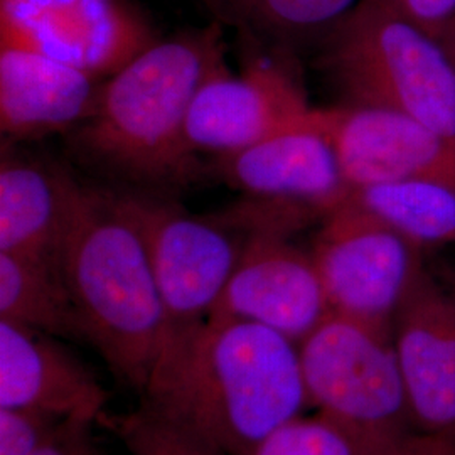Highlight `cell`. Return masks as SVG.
Returning a JSON list of instances; mask_svg holds the SVG:
<instances>
[{"label":"cell","mask_w":455,"mask_h":455,"mask_svg":"<svg viewBox=\"0 0 455 455\" xmlns=\"http://www.w3.org/2000/svg\"><path fill=\"white\" fill-rule=\"evenodd\" d=\"M351 196L364 208L425 246L455 244V191L425 180H388Z\"/></svg>","instance_id":"ac0fdd59"},{"label":"cell","mask_w":455,"mask_h":455,"mask_svg":"<svg viewBox=\"0 0 455 455\" xmlns=\"http://www.w3.org/2000/svg\"><path fill=\"white\" fill-rule=\"evenodd\" d=\"M88 428V423H68L65 430L56 439L33 455H84Z\"/></svg>","instance_id":"d4e9b609"},{"label":"cell","mask_w":455,"mask_h":455,"mask_svg":"<svg viewBox=\"0 0 455 455\" xmlns=\"http://www.w3.org/2000/svg\"><path fill=\"white\" fill-rule=\"evenodd\" d=\"M100 80L36 51L2 46L0 127L11 139L75 131L93 114Z\"/></svg>","instance_id":"9a60e30c"},{"label":"cell","mask_w":455,"mask_h":455,"mask_svg":"<svg viewBox=\"0 0 455 455\" xmlns=\"http://www.w3.org/2000/svg\"><path fill=\"white\" fill-rule=\"evenodd\" d=\"M398 14L440 39L455 26V0H383Z\"/></svg>","instance_id":"603a6c76"},{"label":"cell","mask_w":455,"mask_h":455,"mask_svg":"<svg viewBox=\"0 0 455 455\" xmlns=\"http://www.w3.org/2000/svg\"><path fill=\"white\" fill-rule=\"evenodd\" d=\"M146 244L172 329L212 317L248 242L260 235L250 206L195 216L142 197H122Z\"/></svg>","instance_id":"52a82bcc"},{"label":"cell","mask_w":455,"mask_h":455,"mask_svg":"<svg viewBox=\"0 0 455 455\" xmlns=\"http://www.w3.org/2000/svg\"><path fill=\"white\" fill-rule=\"evenodd\" d=\"M261 33L302 36L332 29L361 0H218Z\"/></svg>","instance_id":"d6986e66"},{"label":"cell","mask_w":455,"mask_h":455,"mask_svg":"<svg viewBox=\"0 0 455 455\" xmlns=\"http://www.w3.org/2000/svg\"><path fill=\"white\" fill-rule=\"evenodd\" d=\"M223 69V44L212 29L156 41L101 83L95 110L73 131V144L131 180H182L195 165L186 139L191 105Z\"/></svg>","instance_id":"3957f363"},{"label":"cell","mask_w":455,"mask_h":455,"mask_svg":"<svg viewBox=\"0 0 455 455\" xmlns=\"http://www.w3.org/2000/svg\"><path fill=\"white\" fill-rule=\"evenodd\" d=\"M131 455H227L144 407L112 422Z\"/></svg>","instance_id":"ffe728a7"},{"label":"cell","mask_w":455,"mask_h":455,"mask_svg":"<svg viewBox=\"0 0 455 455\" xmlns=\"http://www.w3.org/2000/svg\"><path fill=\"white\" fill-rule=\"evenodd\" d=\"M376 455H455V435H430L413 432Z\"/></svg>","instance_id":"cb8c5ba5"},{"label":"cell","mask_w":455,"mask_h":455,"mask_svg":"<svg viewBox=\"0 0 455 455\" xmlns=\"http://www.w3.org/2000/svg\"><path fill=\"white\" fill-rule=\"evenodd\" d=\"M329 314L310 251L285 235L260 233L246 244L212 317L265 325L299 344Z\"/></svg>","instance_id":"30bf717a"},{"label":"cell","mask_w":455,"mask_h":455,"mask_svg":"<svg viewBox=\"0 0 455 455\" xmlns=\"http://www.w3.org/2000/svg\"><path fill=\"white\" fill-rule=\"evenodd\" d=\"M78 182L48 164L7 156L0 165V251L56 261Z\"/></svg>","instance_id":"2e32d148"},{"label":"cell","mask_w":455,"mask_h":455,"mask_svg":"<svg viewBox=\"0 0 455 455\" xmlns=\"http://www.w3.org/2000/svg\"><path fill=\"white\" fill-rule=\"evenodd\" d=\"M73 420L29 408H0V455H33Z\"/></svg>","instance_id":"7402d4cb"},{"label":"cell","mask_w":455,"mask_h":455,"mask_svg":"<svg viewBox=\"0 0 455 455\" xmlns=\"http://www.w3.org/2000/svg\"><path fill=\"white\" fill-rule=\"evenodd\" d=\"M321 221L310 255L331 312L391 332L427 274L422 246L351 195Z\"/></svg>","instance_id":"8992f818"},{"label":"cell","mask_w":455,"mask_h":455,"mask_svg":"<svg viewBox=\"0 0 455 455\" xmlns=\"http://www.w3.org/2000/svg\"><path fill=\"white\" fill-rule=\"evenodd\" d=\"M107 393L52 336L0 321V408H29L63 420H100Z\"/></svg>","instance_id":"5bb4252c"},{"label":"cell","mask_w":455,"mask_h":455,"mask_svg":"<svg viewBox=\"0 0 455 455\" xmlns=\"http://www.w3.org/2000/svg\"><path fill=\"white\" fill-rule=\"evenodd\" d=\"M142 396L144 407L227 455H251L309 407L299 344L221 317L172 329Z\"/></svg>","instance_id":"6da1fadb"},{"label":"cell","mask_w":455,"mask_h":455,"mask_svg":"<svg viewBox=\"0 0 455 455\" xmlns=\"http://www.w3.org/2000/svg\"><path fill=\"white\" fill-rule=\"evenodd\" d=\"M351 191L388 180H425L455 191V139L373 107L317 108Z\"/></svg>","instance_id":"9c48e42d"},{"label":"cell","mask_w":455,"mask_h":455,"mask_svg":"<svg viewBox=\"0 0 455 455\" xmlns=\"http://www.w3.org/2000/svg\"><path fill=\"white\" fill-rule=\"evenodd\" d=\"M323 61L351 105L405 115L455 139L449 51L383 0H361L331 29Z\"/></svg>","instance_id":"277c9868"},{"label":"cell","mask_w":455,"mask_h":455,"mask_svg":"<svg viewBox=\"0 0 455 455\" xmlns=\"http://www.w3.org/2000/svg\"><path fill=\"white\" fill-rule=\"evenodd\" d=\"M312 112L300 86L280 66L257 63L242 75L223 69L199 88L186 139L195 154L223 157L304 124Z\"/></svg>","instance_id":"8fae6325"},{"label":"cell","mask_w":455,"mask_h":455,"mask_svg":"<svg viewBox=\"0 0 455 455\" xmlns=\"http://www.w3.org/2000/svg\"><path fill=\"white\" fill-rule=\"evenodd\" d=\"M2 46L36 51L101 78L156 43L124 0H0Z\"/></svg>","instance_id":"ba28073f"},{"label":"cell","mask_w":455,"mask_h":455,"mask_svg":"<svg viewBox=\"0 0 455 455\" xmlns=\"http://www.w3.org/2000/svg\"><path fill=\"white\" fill-rule=\"evenodd\" d=\"M299 359L309 407L366 455L415 432L390 331L331 312L299 342Z\"/></svg>","instance_id":"5b68a950"},{"label":"cell","mask_w":455,"mask_h":455,"mask_svg":"<svg viewBox=\"0 0 455 455\" xmlns=\"http://www.w3.org/2000/svg\"><path fill=\"white\" fill-rule=\"evenodd\" d=\"M440 41H442V44L445 46V49L449 51V54H451V58H452V61H454L455 65V26L449 33L443 34V36L440 37Z\"/></svg>","instance_id":"484cf974"},{"label":"cell","mask_w":455,"mask_h":455,"mask_svg":"<svg viewBox=\"0 0 455 455\" xmlns=\"http://www.w3.org/2000/svg\"><path fill=\"white\" fill-rule=\"evenodd\" d=\"M56 263L84 339L142 393L172 324L122 197L78 184Z\"/></svg>","instance_id":"7a4b0ae2"},{"label":"cell","mask_w":455,"mask_h":455,"mask_svg":"<svg viewBox=\"0 0 455 455\" xmlns=\"http://www.w3.org/2000/svg\"><path fill=\"white\" fill-rule=\"evenodd\" d=\"M220 169L248 195L307 208L323 218L351 195L336 148L319 127L317 108L304 124L223 156Z\"/></svg>","instance_id":"4fadbf2b"},{"label":"cell","mask_w":455,"mask_h":455,"mask_svg":"<svg viewBox=\"0 0 455 455\" xmlns=\"http://www.w3.org/2000/svg\"><path fill=\"white\" fill-rule=\"evenodd\" d=\"M0 321L52 338L84 339L58 263L0 251Z\"/></svg>","instance_id":"e0dca14e"},{"label":"cell","mask_w":455,"mask_h":455,"mask_svg":"<svg viewBox=\"0 0 455 455\" xmlns=\"http://www.w3.org/2000/svg\"><path fill=\"white\" fill-rule=\"evenodd\" d=\"M251 455H366L339 427L321 415H300L276 428Z\"/></svg>","instance_id":"44dd1931"},{"label":"cell","mask_w":455,"mask_h":455,"mask_svg":"<svg viewBox=\"0 0 455 455\" xmlns=\"http://www.w3.org/2000/svg\"><path fill=\"white\" fill-rule=\"evenodd\" d=\"M391 336L415 432L455 435V293L425 274Z\"/></svg>","instance_id":"7c38bea8"}]
</instances>
